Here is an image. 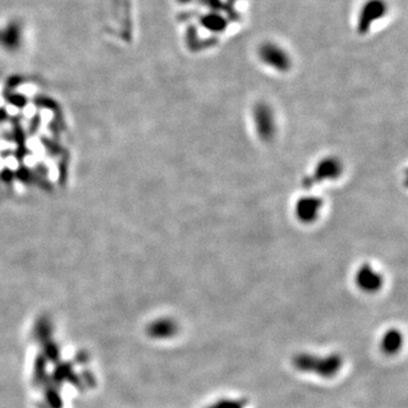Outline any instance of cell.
<instances>
[{
	"mask_svg": "<svg viewBox=\"0 0 408 408\" xmlns=\"http://www.w3.org/2000/svg\"><path fill=\"white\" fill-rule=\"evenodd\" d=\"M343 172H344L343 161L336 155H328L315 163L311 174L304 176L300 184L303 189L310 191L320 184L338 179L343 175Z\"/></svg>",
	"mask_w": 408,
	"mask_h": 408,
	"instance_id": "1",
	"label": "cell"
},
{
	"mask_svg": "<svg viewBox=\"0 0 408 408\" xmlns=\"http://www.w3.org/2000/svg\"><path fill=\"white\" fill-rule=\"evenodd\" d=\"M254 129L263 142H270L274 140L277 133V120L276 115L270 106L264 102L257 103L252 111Z\"/></svg>",
	"mask_w": 408,
	"mask_h": 408,
	"instance_id": "2",
	"label": "cell"
},
{
	"mask_svg": "<svg viewBox=\"0 0 408 408\" xmlns=\"http://www.w3.org/2000/svg\"><path fill=\"white\" fill-rule=\"evenodd\" d=\"M324 208L322 198L312 194L300 196L294 205V215L298 222L310 224L318 220Z\"/></svg>",
	"mask_w": 408,
	"mask_h": 408,
	"instance_id": "3",
	"label": "cell"
},
{
	"mask_svg": "<svg viewBox=\"0 0 408 408\" xmlns=\"http://www.w3.org/2000/svg\"><path fill=\"white\" fill-rule=\"evenodd\" d=\"M355 283L362 292L376 293L383 285V277L374 265L364 263L356 270Z\"/></svg>",
	"mask_w": 408,
	"mask_h": 408,
	"instance_id": "4",
	"label": "cell"
},
{
	"mask_svg": "<svg viewBox=\"0 0 408 408\" xmlns=\"http://www.w3.org/2000/svg\"><path fill=\"white\" fill-rule=\"evenodd\" d=\"M23 42V31L22 27L16 22L0 27V47L7 51H15L22 46Z\"/></svg>",
	"mask_w": 408,
	"mask_h": 408,
	"instance_id": "5",
	"label": "cell"
},
{
	"mask_svg": "<svg viewBox=\"0 0 408 408\" xmlns=\"http://www.w3.org/2000/svg\"><path fill=\"white\" fill-rule=\"evenodd\" d=\"M400 335L395 331L388 333L385 339V346L388 350H395L398 348V344L400 343Z\"/></svg>",
	"mask_w": 408,
	"mask_h": 408,
	"instance_id": "6",
	"label": "cell"
}]
</instances>
